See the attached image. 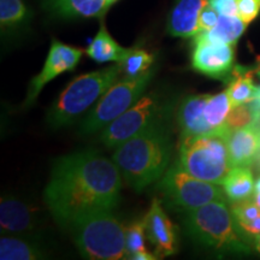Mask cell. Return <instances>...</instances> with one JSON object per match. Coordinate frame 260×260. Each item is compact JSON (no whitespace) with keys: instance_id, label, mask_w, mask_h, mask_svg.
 Wrapping results in <instances>:
<instances>
[{"instance_id":"obj_29","label":"cell","mask_w":260,"mask_h":260,"mask_svg":"<svg viewBox=\"0 0 260 260\" xmlns=\"http://www.w3.org/2000/svg\"><path fill=\"white\" fill-rule=\"evenodd\" d=\"M239 16L247 24L258 17L260 12V0H236Z\"/></svg>"},{"instance_id":"obj_6","label":"cell","mask_w":260,"mask_h":260,"mask_svg":"<svg viewBox=\"0 0 260 260\" xmlns=\"http://www.w3.org/2000/svg\"><path fill=\"white\" fill-rule=\"evenodd\" d=\"M225 130L209 135L181 138L180 164L182 168L191 176L222 184L234 168L225 141Z\"/></svg>"},{"instance_id":"obj_11","label":"cell","mask_w":260,"mask_h":260,"mask_svg":"<svg viewBox=\"0 0 260 260\" xmlns=\"http://www.w3.org/2000/svg\"><path fill=\"white\" fill-rule=\"evenodd\" d=\"M82 54L83 51L81 48L68 46L58 40L52 41L44 68L37 76L32 77L24 105L28 106L35 103L44 87L52 80L56 79L60 74L74 70L80 63Z\"/></svg>"},{"instance_id":"obj_8","label":"cell","mask_w":260,"mask_h":260,"mask_svg":"<svg viewBox=\"0 0 260 260\" xmlns=\"http://www.w3.org/2000/svg\"><path fill=\"white\" fill-rule=\"evenodd\" d=\"M159 188L174 206L186 211L198 209L213 201L225 200L226 198L220 184L191 176L180 162L165 171Z\"/></svg>"},{"instance_id":"obj_12","label":"cell","mask_w":260,"mask_h":260,"mask_svg":"<svg viewBox=\"0 0 260 260\" xmlns=\"http://www.w3.org/2000/svg\"><path fill=\"white\" fill-rule=\"evenodd\" d=\"M146 235L158 258L177 253V228L169 218L159 199H153L144 217Z\"/></svg>"},{"instance_id":"obj_26","label":"cell","mask_w":260,"mask_h":260,"mask_svg":"<svg viewBox=\"0 0 260 260\" xmlns=\"http://www.w3.org/2000/svg\"><path fill=\"white\" fill-rule=\"evenodd\" d=\"M146 235L144 219L132 223L125 228V258L133 259L140 252L146 249Z\"/></svg>"},{"instance_id":"obj_14","label":"cell","mask_w":260,"mask_h":260,"mask_svg":"<svg viewBox=\"0 0 260 260\" xmlns=\"http://www.w3.org/2000/svg\"><path fill=\"white\" fill-rule=\"evenodd\" d=\"M38 225V216L32 207L16 198L4 197L0 203V228L3 234L23 235Z\"/></svg>"},{"instance_id":"obj_39","label":"cell","mask_w":260,"mask_h":260,"mask_svg":"<svg viewBox=\"0 0 260 260\" xmlns=\"http://www.w3.org/2000/svg\"><path fill=\"white\" fill-rule=\"evenodd\" d=\"M259 124H260V122H259Z\"/></svg>"},{"instance_id":"obj_19","label":"cell","mask_w":260,"mask_h":260,"mask_svg":"<svg viewBox=\"0 0 260 260\" xmlns=\"http://www.w3.org/2000/svg\"><path fill=\"white\" fill-rule=\"evenodd\" d=\"M220 186L230 203L253 198L255 183L251 167H234Z\"/></svg>"},{"instance_id":"obj_32","label":"cell","mask_w":260,"mask_h":260,"mask_svg":"<svg viewBox=\"0 0 260 260\" xmlns=\"http://www.w3.org/2000/svg\"><path fill=\"white\" fill-rule=\"evenodd\" d=\"M133 259L134 260H153V259H158V256L153 255L148 251H144V252L138 253V254H136Z\"/></svg>"},{"instance_id":"obj_5","label":"cell","mask_w":260,"mask_h":260,"mask_svg":"<svg viewBox=\"0 0 260 260\" xmlns=\"http://www.w3.org/2000/svg\"><path fill=\"white\" fill-rule=\"evenodd\" d=\"M82 256L93 260L125 258V228L111 213L99 211L81 217L70 225Z\"/></svg>"},{"instance_id":"obj_17","label":"cell","mask_w":260,"mask_h":260,"mask_svg":"<svg viewBox=\"0 0 260 260\" xmlns=\"http://www.w3.org/2000/svg\"><path fill=\"white\" fill-rule=\"evenodd\" d=\"M45 9L63 18L103 17L110 9L107 0H45Z\"/></svg>"},{"instance_id":"obj_9","label":"cell","mask_w":260,"mask_h":260,"mask_svg":"<svg viewBox=\"0 0 260 260\" xmlns=\"http://www.w3.org/2000/svg\"><path fill=\"white\" fill-rule=\"evenodd\" d=\"M165 112L167 109L158 94L142 95L129 110L103 129L100 141L107 147H117L140 133L160 124Z\"/></svg>"},{"instance_id":"obj_3","label":"cell","mask_w":260,"mask_h":260,"mask_svg":"<svg viewBox=\"0 0 260 260\" xmlns=\"http://www.w3.org/2000/svg\"><path fill=\"white\" fill-rule=\"evenodd\" d=\"M184 226L191 239L206 248L235 254L251 252V245L237 229L226 200L213 201L187 211Z\"/></svg>"},{"instance_id":"obj_34","label":"cell","mask_w":260,"mask_h":260,"mask_svg":"<svg viewBox=\"0 0 260 260\" xmlns=\"http://www.w3.org/2000/svg\"><path fill=\"white\" fill-rule=\"evenodd\" d=\"M255 193H260V177L258 178V181L255 182Z\"/></svg>"},{"instance_id":"obj_18","label":"cell","mask_w":260,"mask_h":260,"mask_svg":"<svg viewBox=\"0 0 260 260\" xmlns=\"http://www.w3.org/2000/svg\"><path fill=\"white\" fill-rule=\"evenodd\" d=\"M230 210L237 229L252 246L253 241L260 235V206L256 204L254 198H249L232 203Z\"/></svg>"},{"instance_id":"obj_22","label":"cell","mask_w":260,"mask_h":260,"mask_svg":"<svg viewBox=\"0 0 260 260\" xmlns=\"http://www.w3.org/2000/svg\"><path fill=\"white\" fill-rule=\"evenodd\" d=\"M247 24L240 16L219 15L218 22L209 31L200 32L197 37L207 39L211 41L224 42V44L235 45L246 30Z\"/></svg>"},{"instance_id":"obj_27","label":"cell","mask_w":260,"mask_h":260,"mask_svg":"<svg viewBox=\"0 0 260 260\" xmlns=\"http://www.w3.org/2000/svg\"><path fill=\"white\" fill-rule=\"evenodd\" d=\"M27 17V8L22 0H0V23L3 28L21 24Z\"/></svg>"},{"instance_id":"obj_28","label":"cell","mask_w":260,"mask_h":260,"mask_svg":"<svg viewBox=\"0 0 260 260\" xmlns=\"http://www.w3.org/2000/svg\"><path fill=\"white\" fill-rule=\"evenodd\" d=\"M258 116L255 115V112L253 111V109L247 104H241V105L234 106L230 111L229 116L226 118L225 128L228 130H235V129H241L245 126H249L253 124L259 123Z\"/></svg>"},{"instance_id":"obj_36","label":"cell","mask_w":260,"mask_h":260,"mask_svg":"<svg viewBox=\"0 0 260 260\" xmlns=\"http://www.w3.org/2000/svg\"><path fill=\"white\" fill-rule=\"evenodd\" d=\"M253 198H254V200L256 201V204H258L259 206H260V193H255L254 197H253Z\"/></svg>"},{"instance_id":"obj_21","label":"cell","mask_w":260,"mask_h":260,"mask_svg":"<svg viewBox=\"0 0 260 260\" xmlns=\"http://www.w3.org/2000/svg\"><path fill=\"white\" fill-rule=\"evenodd\" d=\"M128 50L129 48H124L117 44L115 39L106 30L105 25L102 24L96 37L86 50V53L98 63H107V61L119 63L128 53Z\"/></svg>"},{"instance_id":"obj_38","label":"cell","mask_w":260,"mask_h":260,"mask_svg":"<svg viewBox=\"0 0 260 260\" xmlns=\"http://www.w3.org/2000/svg\"><path fill=\"white\" fill-rule=\"evenodd\" d=\"M259 89H260V86H259Z\"/></svg>"},{"instance_id":"obj_35","label":"cell","mask_w":260,"mask_h":260,"mask_svg":"<svg viewBox=\"0 0 260 260\" xmlns=\"http://www.w3.org/2000/svg\"><path fill=\"white\" fill-rule=\"evenodd\" d=\"M254 162H255L256 167H258V168H259V170H260V152L258 153V155H256V158H255Z\"/></svg>"},{"instance_id":"obj_13","label":"cell","mask_w":260,"mask_h":260,"mask_svg":"<svg viewBox=\"0 0 260 260\" xmlns=\"http://www.w3.org/2000/svg\"><path fill=\"white\" fill-rule=\"evenodd\" d=\"M225 141L233 167H251L260 152V124L226 129Z\"/></svg>"},{"instance_id":"obj_2","label":"cell","mask_w":260,"mask_h":260,"mask_svg":"<svg viewBox=\"0 0 260 260\" xmlns=\"http://www.w3.org/2000/svg\"><path fill=\"white\" fill-rule=\"evenodd\" d=\"M171 149L170 135L160 123L117 146L112 159L126 183L142 191L168 170Z\"/></svg>"},{"instance_id":"obj_16","label":"cell","mask_w":260,"mask_h":260,"mask_svg":"<svg viewBox=\"0 0 260 260\" xmlns=\"http://www.w3.org/2000/svg\"><path fill=\"white\" fill-rule=\"evenodd\" d=\"M210 0H180L168 19V32L176 38H195L200 32V14Z\"/></svg>"},{"instance_id":"obj_24","label":"cell","mask_w":260,"mask_h":260,"mask_svg":"<svg viewBox=\"0 0 260 260\" xmlns=\"http://www.w3.org/2000/svg\"><path fill=\"white\" fill-rule=\"evenodd\" d=\"M233 75L234 80L226 89L233 107L252 102L260 95L259 86H255L253 82V73H247V71L240 73L239 70H236Z\"/></svg>"},{"instance_id":"obj_1","label":"cell","mask_w":260,"mask_h":260,"mask_svg":"<svg viewBox=\"0 0 260 260\" xmlns=\"http://www.w3.org/2000/svg\"><path fill=\"white\" fill-rule=\"evenodd\" d=\"M121 171L113 160L95 151L58 159L45 189V203L63 228L99 211H112L119 203Z\"/></svg>"},{"instance_id":"obj_7","label":"cell","mask_w":260,"mask_h":260,"mask_svg":"<svg viewBox=\"0 0 260 260\" xmlns=\"http://www.w3.org/2000/svg\"><path fill=\"white\" fill-rule=\"evenodd\" d=\"M152 73L153 71L151 70L133 79L123 77L121 81L113 83L83 119L81 133L83 135H89L103 130L129 110L144 95L152 79Z\"/></svg>"},{"instance_id":"obj_30","label":"cell","mask_w":260,"mask_h":260,"mask_svg":"<svg viewBox=\"0 0 260 260\" xmlns=\"http://www.w3.org/2000/svg\"><path fill=\"white\" fill-rule=\"evenodd\" d=\"M218 18H219V14L216 11V10H214L212 5H210V3H209V4H207L203 9V11H201V14H200V19H199L200 32L211 30V29H212L214 25L217 24Z\"/></svg>"},{"instance_id":"obj_37","label":"cell","mask_w":260,"mask_h":260,"mask_svg":"<svg viewBox=\"0 0 260 260\" xmlns=\"http://www.w3.org/2000/svg\"><path fill=\"white\" fill-rule=\"evenodd\" d=\"M116 2H117V0H107V3H109L110 5H113Z\"/></svg>"},{"instance_id":"obj_25","label":"cell","mask_w":260,"mask_h":260,"mask_svg":"<svg viewBox=\"0 0 260 260\" xmlns=\"http://www.w3.org/2000/svg\"><path fill=\"white\" fill-rule=\"evenodd\" d=\"M153 54L149 53L144 48L134 47L129 48L128 53L118 64L121 65L122 76L133 79V77H139L151 71L149 69L153 65Z\"/></svg>"},{"instance_id":"obj_31","label":"cell","mask_w":260,"mask_h":260,"mask_svg":"<svg viewBox=\"0 0 260 260\" xmlns=\"http://www.w3.org/2000/svg\"><path fill=\"white\" fill-rule=\"evenodd\" d=\"M210 5H212L219 15L239 16L236 0H210Z\"/></svg>"},{"instance_id":"obj_23","label":"cell","mask_w":260,"mask_h":260,"mask_svg":"<svg viewBox=\"0 0 260 260\" xmlns=\"http://www.w3.org/2000/svg\"><path fill=\"white\" fill-rule=\"evenodd\" d=\"M232 109L233 105L228 90L214 94V95L210 94L206 102V106H205V119L216 133L224 132L226 118Z\"/></svg>"},{"instance_id":"obj_4","label":"cell","mask_w":260,"mask_h":260,"mask_svg":"<svg viewBox=\"0 0 260 260\" xmlns=\"http://www.w3.org/2000/svg\"><path fill=\"white\" fill-rule=\"evenodd\" d=\"M121 75V65L117 63L106 69L81 75L71 81L48 111L47 121L50 125L57 129L76 123L96 105Z\"/></svg>"},{"instance_id":"obj_10","label":"cell","mask_w":260,"mask_h":260,"mask_svg":"<svg viewBox=\"0 0 260 260\" xmlns=\"http://www.w3.org/2000/svg\"><path fill=\"white\" fill-rule=\"evenodd\" d=\"M235 45L195 37L191 68L212 79H224L232 73L235 60Z\"/></svg>"},{"instance_id":"obj_20","label":"cell","mask_w":260,"mask_h":260,"mask_svg":"<svg viewBox=\"0 0 260 260\" xmlns=\"http://www.w3.org/2000/svg\"><path fill=\"white\" fill-rule=\"evenodd\" d=\"M45 258V252L39 243L24 239L21 235L3 234L0 239L2 260H37Z\"/></svg>"},{"instance_id":"obj_33","label":"cell","mask_w":260,"mask_h":260,"mask_svg":"<svg viewBox=\"0 0 260 260\" xmlns=\"http://www.w3.org/2000/svg\"><path fill=\"white\" fill-rule=\"evenodd\" d=\"M252 246H254V248H255V251L259 253L260 254V235L256 237V239L254 240V241H253V243H252Z\"/></svg>"},{"instance_id":"obj_15","label":"cell","mask_w":260,"mask_h":260,"mask_svg":"<svg viewBox=\"0 0 260 260\" xmlns=\"http://www.w3.org/2000/svg\"><path fill=\"white\" fill-rule=\"evenodd\" d=\"M210 94H193L182 100L177 109V123L181 130V138L214 134L205 119V106Z\"/></svg>"}]
</instances>
